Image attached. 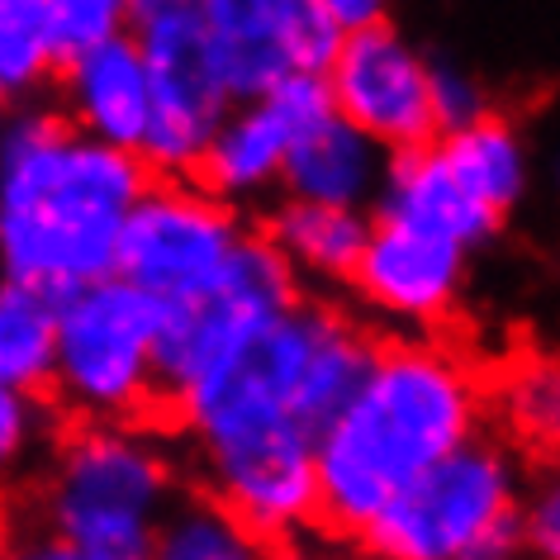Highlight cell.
Masks as SVG:
<instances>
[{
    "mask_svg": "<svg viewBox=\"0 0 560 560\" xmlns=\"http://www.w3.org/2000/svg\"><path fill=\"white\" fill-rule=\"evenodd\" d=\"M371 233V209H347V205H318L285 195L271 209L266 237L295 271V280H318V285H347L352 266L366 247Z\"/></svg>",
    "mask_w": 560,
    "mask_h": 560,
    "instance_id": "e0dca14e",
    "label": "cell"
},
{
    "mask_svg": "<svg viewBox=\"0 0 560 560\" xmlns=\"http://www.w3.org/2000/svg\"><path fill=\"white\" fill-rule=\"evenodd\" d=\"M527 494V466L513 442L475 438L404 485L357 541L385 560H499L523 551L517 509Z\"/></svg>",
    "mask_w": 560,
    "mask_h": 560,
    "instance_id": "5b68a950",
    "label": "cell"
},
{
    "mask_svg": "<svg viewBox=\"0 0 560 560\" xmlns=\"http://www.w3.org/2000/svg\"><path fill=\"white\" fill-rule=\"evenodd\" d=\"M485 109H489L485 86L466 67L432 62V119H438V133L460 129V124H470L475 115H485Z\"/></svg>",
    "mask_w": 560,
    "mask_h": 560,
    "instance_id": "d4e9b609",
    "label": "cell"
},
{
    "mask_svg": "<svg viewBox=\"0 0 560 560\" xmlns=\"http://www.w3.org/2000/svg\"><path fill=\"white\" fill-rule=\"evenodd\" d=\"M62 58L129 30V0H38Z\"/></svg>",
    "mask_w": 560,
    "mask_h": 560,
    "instance_id": "603a6c76",
    "label": "cell"
},
{
    "mask_svg": "<svg viewBox=\"0 0 560 560\" xmlns=\"http://www.w3.org/2000/svg\"><path fill=\"white\" fill-rule=\"evenodd\" d=\"M389 5H395V0H318V10L332 20L338 34H352V30H366V24L389 20Z\"/></svg>",
    "mask_w": 560,
    "mask_h": 560,
    "instance_id": "83f0119b",
    "label": "cell"
},
{
    "mask_svg": "<svg viewBox=\"0 0 560 560\" xmlns=\"http://www.w3.org/2000/svg\"><path fill=\"white\" fill-rule=\"evenodd\" d=\"M0 124H5V115H0Z\"/></svg>",
    "mask_w": 560,
    "mask_h": 560,
    "instance_id": "4dcf8cb0",
    "label": "cell"
},
{
    "mask_svg": "<svg viewBox=\"0 0 560 560\" xmlns=\"http://www.w3.org/2000/svg\"><path fill=\"white\" fill-rule=\"evenodd\" d=\"M389 152L366 138L357 124H347L338 109H324L318 119L300 124L290 138L285 166H280V190L295 200L371 209L375 190L385 180Z\"/></svg>",
    "mask_w": 560,
    "mask_h": 560,
    "instance_id": "2e32d148",
    "label": "cell"
},
{
    "mask_svg": "<svg viewBox=\"0 0 560 560\" xmlns=\"http://www.w3.org/2000/svg\"><path fill=\"white\" fill-rule=\"evenodd\" d=\"M517 537H523L527 551L556 556L560 551V489L541 485L523 494V509H517Z\"/></svg>",
    "mask_w": 560,
    "mask_h": 560,
    "instance_id": "484cf974",
    "label": "cell"
},
{
    "mask_svg": "<svg viewBox=\"0 0 560 560\" xmlns=\"http://www.w3.org/2000/svg\"><path fill=\"white\" fill-rule=\"evenodd\" d=\"M499 409L509 418V428L527 442H551L560 428V381L551 361H527L503 375Z\"/></svg>",
    "mask_w": 560,
    "mask_h": 560,
    "instance_id": "7402d4cb",
    "label": "cell"
},
{
    "mask_svg": "<svg viewBox=\"0 0 560 560\" xmlns=\"http://www.w3.org/2000/svg\"><path fill=\"white\" fill-rule=\"evenodd\" d=\"M44 428H48V413L38 395L0 381V475L20 470L44 446Z\"/></svg>",
    "mask_w": 560,
    "mask_h": 560,
    "instance_id": "cb8c5ba5",
    "label": "cell"
},
{
    "mask_svg": "<svg viewBox=\"0 0 560 560\" xmlns=\"http://www.w3.org/2000/svg\"><path fill=\"white\" fill-rule=\"evenodd\" d=\"M295 300L300 280L276 243L266 233L243 229L229 261L205 290L166 304L158 338V399H180Z\"/></svg>",
    "mask_w": 560,
    "mask_h": 560,
    "instance_id": "52a82bcc",
    "label": "cell"
},
{
    "mask_svg": "<svg viewBox=\"0 0 560 560\" xmlns=\"http://www.w3.org/2000/svg\"><path fill=\"white\" fill-rule=\"evenodd\" d=\"M324 86L332 109L385 152L428 148L438 138L432 58H423V48H413L389 20L338 38L324 67Z\"/></svg>",
    "mask_w": 560,
    "mask_h": 560,
    "instance_id": "30bf717a",
    "label": "cell"
},
{
    "mask_svg": "<svg viewBox=\"0 0 560 560\" xmlns=\"http://www.w3.org/2000/svg\"><path fill=\"white\" fill-rule=\"evenodd\" d=\"M338 30L318 0H205L200 48L229 101L271 91L300 72H324Z\"/></svg>",
    "mask_w": 560,
    "mask_h": 560,
    "instance_id": "9c48e42d",
    "label": "cell"
},
{
    "mask_svg": "<svg viewBox=\"0 0 560 560\" xmlns=\"http://www.w3.org/2000/svg\"><path fill=\"white\" fill-rule=\"evenodd\" d=\"M470 257L475 252L466 243H456V237H442L404 219L371 214L366 247H361L347 285H357L366 310L389 318V324L423 332L432 324H442L460 304V295H466Z\"/></svg>",
    "mask_w": 560,
    "mask_h": 560,
    "instance_id": "7c38bea8",
    "label": "cell"
},
{
    "mask_svg": "<svg viewBox=\"0 0 560 560\" xmlns=\"http://www.w3.org/2000/svg\"><path fill=\"white\" fill-rule=\"evenodd\" d=\"M172 404L190 428L209 494L261 546L295 541L318 523V432L300 423V413L276 389L223 361Z\"/></svg>",
    "mask_w": 560,
    "mask_h": 560,
    "instance_id": "3957f363",
    "label": "cell"
},
{
    "mask_svg": "<svg viewBox=\"0 0 560 560\" xmlns=\"http://www.w3.org/2000/svg\"><path fill=\"white\" fill-rule=\"evenodd\" d=\"M205 0H129V30H158V24H200Z\"/></svg>",
    "mask_w": 560,
    "mask_h": 560,
    "instance_id": "4316f807",
    "label": "cell"
},
{
    "mask_svg": "<svg viewBox=\"0 0 560 560\" xmlns=\"http://www.w3.org/2000/svg\"><path fill=\"white\" fill-rule=\"evenodd\" d=\"M62 62L52 30L38 0L0 10V101H30L48 86L52 67Z\"/></svg>",
    "mask_w": 560,
    "mask_h": 560,
    "instance_id": "44dd1931",
    "label": "cell"
},
{
    "mask_svg": "<svg viewBox=\"0 0 560 560\" xmlns=\"http://www.w3.org/2000/svg\"><path fill=\"white\" fill-rule=\"evenodd\" d=\"M0 532H5V499H0Z\"/></svg>",
    "mask_w": 560,
    "mask_h": 560,
    "instance_id": "f546056e",
    "label": "cell"
},
{
    "mask_svg": "<svg viewBox=\"0 0 560 560\" xmlns=\"http://www.w3.org/2000/svg\"><path fill=\"white\" fill-rule=\"evenodd\" d=\"M237 237H243L237 209L219 200L214 190L180 176H148V186L138 190L129 219H124L115 271L152 290L158 300L176 304L219 276Z\"/></svg>",
    "mask_w": 560,
    "mask_h": 560,
    "instance_id": "ba28073f",
    "label": "cell"
},
{
    "mask_svg": "<svg viewBox=\"0 0 560 560\" xmlns=\"http://www.w3.org/2000/svg\"><path fill=\"white\" fill-rule=\"evenodd\" d=\"M489 389L460 352L432 338L375 347L357 389L314 438L318 523L361 537L432 460L485 428Z\"/></svg>",
    "mask_w": 560,
    "mask_h": 560,
    "instance_id": "6da1fadb",
    "label": "cell"
},
{
    "mask_svg": "<svg viewBox=\"0 0 560 560\" xmlns=\"http://www.w3.org/2000/svg\"><path fill=\"white\" fill-rule=\"evenodd\" d=\"M324 109H332L324 72L285 77L271 91L233 101L200 152V166H195L200 186L229 205H247L280 190V166H285L290 138H295L300 124L318 119Z\"/></svg>",
    "mask_w": 560,
    "mask_h": 560,
    "instance_id": "8fae6325",
    "label": "cell"
},
{
    "mask_svg": "<svg viewBox=\"0 0 560 560\" xmlns=\"http://www.w3.org/2000/svg\"><path fill=\"white\" fill-rule=\"evenodd\" d=\"M148 176L138 152L20 109L0 124V271L48 295L109 276Z\"/></svg>",
    "mask_w": 560,
    "mask_h": 560,
    "instance_id": "7a4b0ae2",
    "label": "cell"
},
{
    "mask_svg": "<svg viewBox=\"0 0 560 560\" xmlns=\"http://www.w3.org/2000/svg\"><path fill=\"white\" fill-rule=\"evenodd\" d=\"M176 499V466L148 428L81 423L48 466L38 489V532L48 556L143 560L162 513Z\"/></svg>",
    "mask_w": 560,
    "mask_h": 560,
    "instance_id": "277c9868",
    "label": "cell"
},
{
    "mask_svg": "<svg viewBox=\"0 0 560 560\" xmlns=\"http://www.w3.org/2000/svg\"><path fill=\"white\" fill-rule=\"evenodd\" d=\"M266 546L214 494H176L162 513L152 556L162 560H252Z\"/></svg>",
    "mask_w": 560,
    "mask_h": 560,
    "instance_id": "ffe728a7",
    "label": "cell"
},
{
    "mask_svg": "<svg viewBox=\"0 0 560 560\" xmlns=\"http://www.w3.org/2000/svg\"><path fill=\"white\" fill-rule=\"evenodd\" d=\"M446 152V162L456 166V176L480 195L489 209H499L503 219L523 205V195L532 186V152L527 138L499 115H475L460 129H446L438 143Z\"/></svg>",
    "mask_w": 560,
    "mask_h": 560,
    "instance_id": "ac0fdd59",
    "label": "cell"
},
{
    "mask_svg": "<svg viewBox=\"0 0 560 560\" xmlns=\"http://www.w3.org/2000/svg\"><path fill=\"white\" fill-rule=\"evenodd\" d=\"M52 338H58V295L30 280H0V381L44 395L52 375Z\"/></svg>",
    "mask_w": 560,
    "mask_h": 560,
    "instance_id": "d6986e66",
    "label": "cell"
},
{
    "mask_svg": "<svg viewBox=\"0 0 560 560\" xmlns=\"http://www.w3.org/2000/svg\"><path fill=\"white\" fill-rule=\"evenodd\" d=\"M15 5H24V0H0V10H15Z\"/></svg>",
    "mask_w": 560,
    "mask_h": 560,
    "instance_id": "f1b7e54d",
    "label": "cell"
},
{
    "mask_svg": "<svg viewBox=\"0 0 560 560\" xmlns=\"http://www.w3.org/2000/svg\"><path fill=\"white\" fill-rule=\"evenodd\" d=\"M166 300L109 271L58 295L48 395L81 423H119L158 399Z\"/></svg>",
    "mask_w": 560,
    "mask_h": 560,
    "instance_id": "8992f818",
    "label": "cell"
},
{
    "mask_svg": "<svg viewBox=\"0 0 560 560\" xmlns=\"http://www.w3.org/2000/svg\"><path fill=\"white\" fill-rule=\"evenodd\" d=\"M62 62V119L101 143L138 152L152 119V72L138 38L129 30L109 34Z\"/></svg>",
    "mask_w": 560,
    "mask_h": 560,
    "instance_id": "5bb4252c",
    "label": "cell"
},
{
    "mask_svg": "<svg viewBox=\"0 0 560 560\" xmlns=\"http://www.w3.org/2000/svg\"><path fill=\"white\" fill-rule=\"evenodd\" d=\"M129 34L138 38L152 72V119L138 143V158L158 176H195L209 133L233 105L209 77L200 24H158V30Z\"/></svg>",
    "mask_w": 560,
    "mask_h": 560,
    "instance_id": "4fadbf2b",
    "label": "cell"
},
{
    "mask_svg": "<svg viewBox=\"0 0 560 560\" xmlns=\"http://www.w3.org/2000/svg\"><path fill=\"white\" fill-rule=\"evenodd\" d=\"M375 219H404L418 229H432L442 237H456L470 252H480L489 237L503 229V214L489 209L466 180L456 176V166L446 162L442 148H409L389 152L385 180L371 200Z\"/></svg>",
    "mask_w": 560,
    "mask_h": 560,
    "instance_id": "9a60e30c",
    "label": "cell"
}]
</instances>
